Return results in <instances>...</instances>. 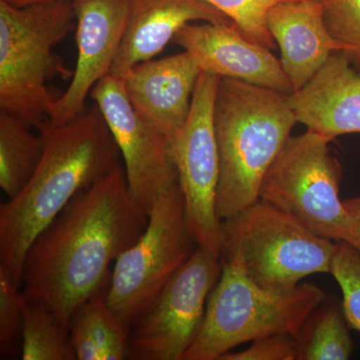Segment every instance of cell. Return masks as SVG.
I'll return each instance as SVG.
<instances>
[{"instance_id":"cell-10","label":"cell","mask_w":360,"mask_h":360,"mask_svg":"<svg viewBox=\"0 0 360 360\" xmlns=\"http://www.w3.org/2000/svg\"><path fill=\"white\" fill-rule=\"evenodd\" d=\"M220 257L198 246L153 304L130 328L129 359L184 360L198 338Z\"/></svg>"},{"instance_id":"cell-15","label":"cell","mask_w":360,"mask_h":360,"mask_svg":"<svg viewBox=\"0 0 360 360\" xmlns=\"http://www.w3.org/2000/svg\"><path fill=\"white\" fill-rule=\"evenodd\" d=\"M288 101L297 122L329 141L360 134V71L342 52L331 54Z\"/></svg>"},{"instance_id":"cell-20","label":"cell","mask_w":360,"mask_h":360,"mask_svg":"<svg viewBox=\"0 0 360 360\" xmlns=\"http://www.w3.org/2000/svg\"><path fill=\"white\" fill-rule=\"evenodd\" d=\"M342 305L326 300L295 336L296 360H347L354 350Z\"/></svg>"},{"instance_id":"cell-21","label":"cell","mask_w":360,"mask_h":360,"mask_svg":"<svg viewBox=\"0 0 360 360\" xmlns=\"http://www.w3.org/2000/svg\"><path fill=\"white\" fill-rule=\"evenodd\" d=\"M22 360H75L70 333L44 303L26 300L23 311Z\"/></svg>"},{"instance_id":"cell-26","label":"cell","mask_w":360,"mask_h":360,"mask_svg":"<svg viewBox=\"0 0 360 360\" xmlns=\"http://www.w3.org/2000/svg\"><path fill=\"white\" fill-rule=\"evenodd\" d=\"M295 338L285 333L271 335L252 341L240 352H229L219 360H296Z\"/></svg>"},{"instance_id":"cell-2","label":"cell","mask_w":360,"mask_h":360,"mask_svg":"<svg viewBox=\"0 0 360 360\" xmlns=\"http://www.w3.org/2000/svg\"><path fill=\"white\" fill-rule=\"evenodd\" d=\"M44 153L23 191L0 205V265L21 288L28 248L75 196L120 165V149L94 103L61 125L39 130Z\"/></svg>"},{"instance_id":"cell-27","label":"cell","mask_w":360,"mask_h":360,"mask_svg":"<svg viewBox=\"0 0 360 360\" xmlns=\"http://www.w3.org/2000/svg\"><path fill=\"white\" fill-rule=\"evenodd\" d=\"M354 227V248L360 252V195L343 201Z\"/></svg>"},{"instance_id":"cell-12","label":"cell","mask_w":360,"mask_h":360,"mask_svg":"<svg viewBox=\"0 0 360 360\" xmlns=\"http://www.w3.org/2000/svg\"><path fill=\"white\" fill-rule=\"evenodd\" d=\"M77 63L70 84L51 103L49 122L61 125L85 110L99 80L110 75L129 22L130 0H72Z\"/></svg>"},{"instance_id":"cell-16","label":"cell","mask_w":360,"mask_h":360,"mask_svg":"<svg viewBox=\"0 0 360 360\" xmlns=\"http://www.w3.org/2000/svg\"><path fill=\"white\" fill-rule=\"evenodd\" d=\"M267 30L281 49V63L297 91L311 79L335 52L347 47L335 39L326 22L321 0H293L267 11Z\"/></svg>"},{"instance_id":"cell-5","label":"cell","mask_w":360,"mask_h":360,"mask_svg":"<svg viewBox=\"0 0 360 360\" xmlns=\"http://www.w3.org/2000/svg\"><path fill=\"white\" fill-rule=\"evenodd\" d=\"M75 30L72 0L23 7L0 0L1 110L39 130L49 122L54 96L47 82L73 75L53 49Z\"/></svg>"},{"instance_id":"cell-9","label":"cell","mask_w":360,"mask_h":360,"mask_svg":"<svg viewBox=\"0 0 360 360\" xmlns=\"http://www.w3.org/2000/svg\"><path fill=\"white\" fill-rule=\"evenodd\" d=\"M220 77L201 72L191 112L170 153L184 194L187 224L198 246L220 257L224 222L217 212L219 156L214 127V104Z\"/></svg>"},{"instance_id":"cell-25","label":"cell","mask_w":360,"mask_h":360,"mask_svg":"<svg viewBox=\"0 0 360 360\" xmlns=\"http://www.w3.org/2000/svg\"><path fill=\"white\" fill-rule=\"evenodd\" d=\"M333 37L347 47L345 54L360 71V0H321Z\"/></svg>"},{"instance_id":"cell-28","label":"cell","mask_w":360,"mask_h":360,"mask_svg":"<svg viewBox=\"0 0 360 360\" xmlns=\"http://www.w3.org/2000/svg\"><path fill=\"white\" fill-rule=\"evenodd\" d=\"M6 1L11 4V6L23 7L33 4H39V2L49 1V0H6Z\"/></svg>"},{"instance_id":"cell-11","label":"cell","mask_w":360,"mask_h":360,"mask_svg":"<svg viewBox=\"0 0 360 360\" xmlns=\"http://www.w3.org/2000/svg\"><path fill=\"white\" fill-rule=\"evenodd\" d=\"M90 96L120 149L130 195L148 215L160 196L179 184L169 141L135 112L122 78L110 73L97 82Z\"/></svg>"},{"instance_id":"cell-7","label":"cell","mask_w":360,"mask_h":360,"mask_svg":"<svg viewBox=\"0 0 360 360\" xmlns=\"http://www.w3.org/2000/svg\"><path fill=\"white\" fill-rule=\"evenodd\" d=\"M198 246L177 184L156 201L139 240L116 259L106 290L108 307L131 328Z\"/></svg>"},{"instance_id":"cell-14","label":"cell","mask_w":360,"mask_h":360,"mask_svg":"<svg viewBox=\"0 0 360 360\" xmlns=\"http://www.w3.org/2000/svg\"><path fill=\"white\" fill-rule=\"evenodd\" d=\"M201 72L193 56L184 51L139 63L122 80L135 112L170 142L186 125Z\"/></svg>"},{"instance_id":"cell-17","label":"cell","mask_w":360,"mask_h":360,"mask_svg":"<svg viewBox=\"0 0 360 360\" xmlns=\"http://www.w3.org/2000/svg\"><path fill=\"white\" fill-rule=\"evenodd\" d=\"M194 21L233 22L206 0H130L129 22L110 75L122 78L135 65L150 60Z\"/></svg>"},{"instance_id":"cell-22","label":"cell","mask_w":360,"mask_h":360,"mask_svg":"<svg viewBox=\"0 0 360 360\" xmlns=\"http://www.w3.org/2000/svg\"><path fill=\"white\" fill-rule=\"evenodd\" d=\"M25 296L8 270L0 265V355L14 356L21 347Z\"/></svg>"},{"instance_id":"cell-4","label":"cell","mask_w":360,"mask_h":360,"mask_svg":"<svg viewBox=\"0 0 360 360\" xmlns=\"http://www.w3.org/2000/svg\"><path fill=\"white\" fill-rule=\"evenodd\" d=\"M221 274L206 304L205 321L184 360H219L245 342L278 333L295 338L328 295L311 283L288 292L265 290L246 272L238 246L224 239Z\"/></svg>"},{"instance_id":"cell-1","label":"cell","mask_w":360,"mask_h":360,"mask_svg":"<svg viewBox=\"0 0 360 360\" xmlns=\"http://www.w3.org/2000/svg\"><path fill=\"white\" fill-rule=\"evenodd\" d=\"M148 221L120 163L80 191L33 240L22 267L26 300L51 307L70 333L75 310L108 290L110 264L139 240Z\"/></svg>"},{"instance_id":"cell-13","label":"cell","mask_w":360,"mask_h":360,"mask_svg":"<svg viewBox=\"0 0 360 360\" xmlns=\"http://www.w3.org/2000/svg\"><path fill=\"white\" fill-rule=\"evenodd\" d=\"M174 44L188 52L202 72L266 87L290 96V78L269 49L251 41L234 22L188 23L175 34Z\"/></svg>"},{"instance_id":"cell-3","label":"cell","mask_w":360,"mask_h":360,"mask_svg":"<svg viewBox=\"0 0 360 360\" xmlns=\"http://www.w3.org/2000/svg\"><path fill=\"white\" fill-rule=\"evenodd\" d=\"M296 123L286 94L220 77L214 127L219 156L217 212L222 222L259 200L262 180Z\"/></svg>"},{"instance_id":"cell-6","label":"cell","mask_w":360,"mask_h":360,"mask_svg":"<svg viewBox=\"0 0 360 360\" xmlns=\"http://www.w3.org/2000/svg\"><path fill=\"white\" fill-rule=\"evenodd\" d=\"M329 142L310 130L290 136L262 180L259 200L321 238L354 245V222L340 196L342 172Z\"/></svg>"},{"instance_id":"cell-18","label":"cell","mask_w":360,"mask_h":360,"mask_svg":"<svg viewBox=\"0 0 360 360\" xmlns=\"http://www.w3.org/2000/svg\"><path fill=\"white\" fill-rule=\"evenodd\" d=\"M106 290L82 303L72 315L70 335L77 360L129 359L130 328L108 307Z\"/></svg>"},{"instance_id":"cell-24","label":"cell","mask_w":360,"mask_h":360,"mask_svg":"<svg viewBox=\"0 0 360 360\" xmlns=\"http://www.w3.org/2000/svg\"><path fill=\"white\" fill-rule=\"evenodd\" d=\"M240 28L251 41L267 49L276 47L266 25L267 11L276 4L293 0H206Z\"/></svg>"},{"instance_id":"cell-19","label":"cell","mask_w":360,"mask_h":360,"mask_svg":"<svg viewBox=\"0 0 360 360\" xmlns=\"http://www.w3.org/2000/svg\"><path fill=\"white\" fill-rule=\"evenodd\" d=\"M44 153L42 135L6 111H0V187L8 200L23 191L39 167Z\"/></svg>"},{"instance_id":"cell-23","label":"cell","mask_w":360,"mask_h":360,"mask_svg":"<svg viewBox=\"0 0 360 360\" xmlns=\"http://www.w3.org/2000/svg\"><path fill=\"white\" fill-rule=\"evenodd\" d=\"M330 274L342 292L343 314L350 328L360 333V252L345 241H336Z\"/></svg>"},{"instance_id":"cell-8","label":"cell","mask_w":360,"mask_h":360,"mask_svg":"<svg viewBox=\"0 0 360 360\" xmlns=\"http://www.w3.org/2000/svg\"><path fill=\"white\" fill-rule=\"evenodd\" d=\"M224 239L238 246L250 278L276 292L295 290L311 274H330L336 248L262 200L224 221Z\"/></svg>"}]
</instances>
